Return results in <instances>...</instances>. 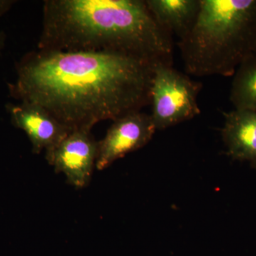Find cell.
Returning a JSON list of instances; mask_svg holds the SVG:
<instances>
[{"label":"cell","instance_id":"cell-1","mask_svg":"<svg viewBox=\"0 0 256 256\" xmlns=\"http://www.w3.org/2000/svg\"><path fill=\"white\" fill-rule=\"evenodd\" d=\"M156 64L118 52L37 48L16 63L8 90L20 102L41 106L70 132L92 130L100 121L150 106Z\"/></svg>","mask_w":256,"mask_h":256},{"label":"cell","instance_id":"cell-2","mask_svg":"<svg viewBox=\"0 0 256 256\" xmlns=\"http://www.w3.org/2000/svg\"><path fill=\"white\" fill-rule=\"evenodd\" d=\"M38 50L118 52L172 65V36L146 0H46Z\"/></svg>","mask_w":256,"mask_h":256},{"label":"cell","instance_id":"cell-3","mask_svg":"<svg viewBox=\"0 0 256 256\" xmlns=\"http://www.w3.org/2000/svg\"><path fill=\"white\" fill-rule=\"evenodd\" d=\"M178 45L190 75L234 76L256 52V0H200L196 21Z\"/></svg>","mask_w":256,"mask_h":256},{"label":"cell","instance_id":"cell-4","mask_svg":"<svg viewBox=\"0 0 256 256\" xmlns=\"http://www.w3.org/2000/svg\"><path fill=\"white\" fill-rule=\"evenodd\" d=\"M202 85L178 72L172 64L154 66L150 97L152 119L156 130H164L200 114L198 96Z\"/></svg>","mask_w":256,"mask_h":256},{"label":"cell","instance_id":"cell-5","mask_svg":"<svg viewBox=\"0 0 256 256\" xmlns=\"http://www.w3.org/2000/svg\"><path fill=\"white\" fill-rule=\"evenodd\" d=\"M98 141L92 130H78L69 133L52 150L46 152L47 162L56 172L62 173L68 184L76 188H86L96 168Z\"/></svg>","mask_w":256,"mask_h":256},{"label":"cell","instance_id":"cell-6","mask_svg":"<svg viewBox=\"0 0 256 256\" xmlns=\"http://www.w3.org/2000/svg\"><path fill=\"white\" fill-rule=\"evenodd\" d=\"M156 130L150 114L141 111L116 119L105 137L98 141L96 169L102 171L129 153L141 149L149 143Z\"/></svg>","mask_w":256,"mask_h":256},{"label":"cell","instance_id":"cell-7","mask_svg":"<svg viewBox=\"0 0 256 256\" xmlns=\"http://www.w3.org/2000/svg\"><path fill=\"white\" fill-rule=\"evenodd\" d=\"M6 108L13 126L26 133L34 154L52 150L70 132L50 112L36 104L10 102L6 104Z\"/></svg>","mask_w":256,"mask_h":256},{"label":"cell","instance_id":"cell-8","mask_svg":"<svg viewBox=\"0 0 256 256\" xmlns=\"http://www.w3.org/2000/svg\"><path fill=\"white\" fill-rule=\"evenodd\" d=\"M222 138L228 154L256 168V112L247 110L224 112Z\"/></svg>","mask_w":256,"mask_h":256},{"label":"cell","instance_id":"cell-9","mask_svg":"<svg viewBox=\"0 0 256 256\" xmlns=\"http://www.w3.org/2000/svg\"><path fill=\"white\" fill-rule=\"evenodd\" d=\"M156 22L178 40L188 34L200 10V0H146Z\"/></svg>","mask_w":256,"mask_h":256},{"label":"cell","instance_id":"cell-10","mask_svg":"<svg viewBox=\"0 0 256 256\" xmlns=\"http://www.w3.org/2000/svg\"><path fill=\"white\" fill-rule=\"evenodd\" d=\"M230 100L235 109L256 112V53L247 58L234 74Z\"/></svg>","mask_w":256,"mask_h":256},{"label":"cell","instance_id":"cell-11","mask_svg":"<svg viewBox=\"0 0 256 256\" xmlns=\"http://www.w3.org/2000/svg\"><path fill=\"white\" fill-rule=\"evenodd\" d=\"M15 2L14 0H0V16L9 12Z\"/></svg>","mask_w":256,"mask_h":256},{"label":"cell","instance_id":"cell-12","mask_svg":"<svg viewBox=\"0 0 256 256\" xmlns=\"http://www.w3.org/2000/svg\"><path fill=\"white\" fill-rule=\"evenodd\" d=\"M6 38L4 32H0V52L4 48L5 43H6Z\"/></svg>","mask_w":256,"mask_h":256},{"label":"cell","instance_id":"cell-13","mask_svg":"<svg viewBox=\"0 0 256 256\" xmlns=\"http://www.w3.org/2000/svg\"></svg>","mask_w":256,"mask_h":256}]
</instances>
